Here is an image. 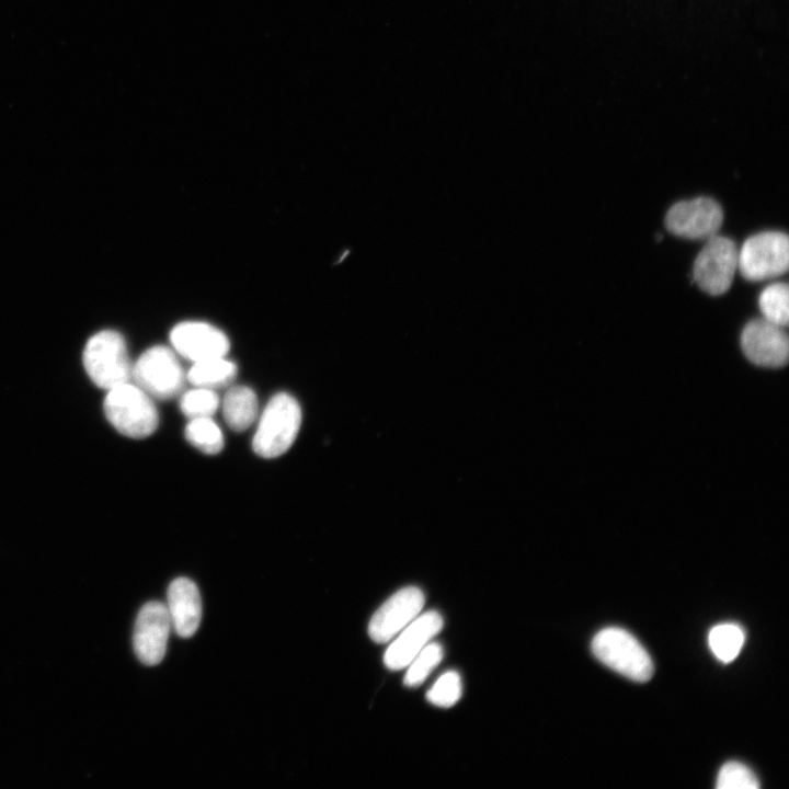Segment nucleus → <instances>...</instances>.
<instances>
[{"mask_svg":"<svg viewBox=\"0 0 789 789\" xmlns=\"http://www.w3.org/2000/svg\"><path fill=\"white\" fill-rule=\"evenodd\" d=\"M462 683L456 671H447L442 674L434 685L427 690L426 699L434 706L442 708L453 707L461 697Z\"/></svg>","mask_w":789,"mask_h":789,"instance_id":"obj_22","label":"nucleus"},{"mask_svg":"<svg viewBox=\"0 0 789 789\" xmlns=\"http://www.w3.org/2000/svg\"><path fill=\"white\" fill-rule=\"evenodd\" d=\"M655 239H656V241H661V240H662V235H661V233H659V235L656 233V235H655Z\"/></svg>","mask_w":789,"mask_h":789,"instance_id":"obj_24","label":"nucleus"},{"mask_svg":"<svg viewBox=\"0 0 789 789\" xmlns=\"http://www.w3.org/2000/svg\"><path fill=\"white\" fill-rule=\"evenodd\" d=\"M172 628L182 638L192 637L199 627L202 602L196 584L187 578L173 580L167 593Z\"/></svg>","mask_w":789,"mask_h":789,"instance_id":"obj_14","label":"nucleus"},{"mask_svg":"<svg viewBox=\"0 0 789 789\" xmlns=\"http://www.w3.org/2000/svg\"><path fill=\"white\" fill-rule=\"evenodd\" d=\"M744 638V631L739 625L725 622L710 630L708 642L717 659L729 663L737 656Z\"/></svg>","mask_w":789,"mask_h":789,"instance_id":"obj_18","label":"nucleus"},{"mask_svg":"<svg viewBox=\"0 0 789 789\" xmlns=\"http://www.w3.org/2000/svg\"><path fill=\"white\" fill-rule=\"evenodd\" d=\"M424 603V594L419 587L407 586L399 590L370 618V638L377 643L390 641L420 615Z\"/></svg>","mask_w":789,"mask_h":789,"instance_id":"obj_9","label":"nucleus"},{"mask_svg":"<svg viewBox=\"0 0 789 789\" xmlns=\"http://www.w3.org/2000/svg\"><path fill=\"white\" fill-rule=\"evenodd\" d=\"M103 408L107 421L124 436L145 438L158 426L153 398L134 382L107 390Z\"/></svg>","mask_w":789,"mask_h":789,"instance_id":"obj_2","label":"nucleus"},{"mask_svg":"<svg viewBox=\"0 0 789 789\" xmlns=\"http://www.w3.org/2000/svg\"><path fill=\"white\" fill-rule=\"evenodd\" d=\"M301 424V409L289 393L278 392L265 405L252 439V448L263 458L285 454L295 442Z\"/></svg>","mask_w":789,"mask_h":789,"instance_id":"obj_1","label":"nucleus"},{"mask_svg":"<svg viewBox=\"0 0 789 789\" xmlns=\"http://www.w3.org/2000/svg\"><path fill=\"white\" fill-rule=\"evenodd\" d=\"M172 624L167 605L149 602L139 610L133 634L134 650L145 665H157L164 658Z\"/></svg>","mask_w":789,"mask_h":789,"instance_id":"obj_10","label":"nucleus"},{"mask_svg":"<svg viewBox=\"0 0 789 789\" xmlns=\"http://www.w3.org/2000/svg\"><path fill=\"white\" fill-rule=\"evenodd\" d=\"M737 248L724 236L706 240L694 262L693 282L705 293L719 296L731 286L737 270Z\"/></svg>","mask_w":789,"mask_h":789,"instance_id":"obj_7","label":"nucleus"},{"mask_svg":"<svg viewBox=\"0 0 789 789\" xmlns=\"http://www.w3.org/2000/svg\"><path fill=\"white\" fill-rule=\"evenodd\" d=\"M83 367L92 382L110 390L132 380L133 363L126 342L114 330H103L92 335L82 353Z\"/></svg>","mask_w":789,"mask_h":789,"instance_id":"obj_3","label":"nucleus"},{"mask_svg":"<svg viewBox=\"0 0 789 789\" xmlns=\"http://www.w3.org/2000/svg\"><path fill=\"white\" fill-rule=\"evenodd\" d=\"M220 405V398L215 389L195 387L185 391L180 399V408L190 420L211 418Z\"/></svg>","mask_w":789,"mask_h":789,"instance_id":"obj_20","label":"nucleus"},{"mask_svg":"<svg viewBox=\"0 0 789 789\" xmlns=\"http://www.w3.org/2000/svg\"><path fill=\"white\" fill-rule=\"evenodd\" d=\"M718 789H757L759 782L753 771L742 763H725L717 778Z\"/></svg>","mask_w":789,"mask_h":789,"instance_id":"obj_23","label":"nucleus"},{"mask_svg":"<svg viewBox=\"0 0 789 789\" xmlns=\"http://www.w3.org/2000/svg\"><path fill=\"white\" fill-rule=\"evenodd\" d=\"M221 407L226 423L236 432L249 428L258 418V397L247 386L229 388L222 399Z\"/></svg>","mask_w":789,"mask_h":789,"instance_id":"obj_15","label":"nucleus"},{"mask_svg":"<svg viewBox=\"0 0 789 789\" xmlns=\"http://www.w3.org/2000/svg\"><path fill=\"white\" fill-rule=\"evenodd\" d=\"M186 439L207 455H216L224 448V435L211 418L191 419L185 427Z\"/></svg>","mask_w":789,"mask_h":789,"instance_id":"obj_17","label":"nucleus"},{"mask_svg":"<svg viewBox=\"0 0 789 789\" xmlns=\"http://www.w3.org/2000/svg\"><path fill=\"white\" fill-rule=\"evenodd\" d=\"M789 263V240L781 231H764L747 238L737 252V270L752 282L785 274Z\"/></svg>","mask_w":789,"mask_h":789,"instance_id":"obj_6","label":"nucleus"},{"mask_svg":"<svg viewBox=\"0 0 789 789\" xmlns=\"http://www.w3.org/2000/svg\"><path fill=\"white\" fill-rule=\"evenodd\" d=\"M236 374V364L222 356L194 363L186 379L195 387L216 389L229 385Z\"/></svg>","mask_w":789,"mask_h":789,"instance_id":"obj_16","label":"nucleus"},{"mask_svg":"<svg viewBox=\"0 0 789 789\" xmlns=\"http://www.w3.org/2000/svg\"><path fill=\"white\" fill-rule=\"evenodd\" d=\"M171 344L181 356L193 363L222 357L229 350V340L218 328L201 322L185 321L170 332Z\"/></svg>","mask_w":789,"mask_h":789,"instance_id":"obj_12","label":"nucleus"},{"mask_svg":"<svg viewBox=\"0 0 789 789\" xmlns=\"http://www.w3.org/2000/svg\"><path fill=\"white\" fill-rule=\"evenodd\" d=\"M443 617L436 610L419 615L403 628L384 655L386 667L398 671L407 667L415 655L442 630Z\"/></svg>","mask_w":789,"mask_h":789,"instance_id":"obj_13","label":"nucleus"},{"mask_svg":"<svg viewBox=\"0 0 789 789\" xmlns=\"http://www.w3.org/2000/svg\"><path fill=\"white\" fill-rule=\"evenodd\" d=\"M444 650L438 642H428L410 662L404 676V685L415 687L421 685L430 673L441 663Z\"/></svg>","mask_w":789,"mask_h":789,"instance_id":"obj_21","label":"nucleus"},{"mask_svg":"<svg viewBox=\"0 0 789 789\" xmlns=\"http://www.w3.org/2000/svg\"><path fill=\"white\" fill-rule=\"evenodd\" d=\"M758 306L764 319L780 325L788 324V285L774 283L763 289L758 298Z\"/></svg>","mask_w":789,"mask_h":789,"instance_id":"obj_19","label":"nucleus"},{"mask_svg":"<svg viewBox=\"0 0 789 789\" xmlns=\"http://www.w3.org/2000/svg\"><path fill=\"white\" fill-rule=\"evenodd\" d=\"M186 379L173 350L155 345L133 364L132 380L153 399L167 400L180 395Z\"/></svg>","mask_w":789,"mask_h":789,"instance_id":"obj_5","label":"nucleus"},{"mask_svg":"<svg viewBox=\"0 0 789 789\" xmlns=\"http://www.w3.org/2000/svg\"><path fill=\"white\" fill-rule=\"evenodd\" d=\"M722 221L720 204L707 196L677 202L665 216V226L671 233L690 240H707L716 236Z\"/></svg>","mask_w":789,"mask_h":789,"instance_id":"obj_8","label":"nucleus"},{"mask_svg":"<svg viewBox=\"0 0 789 789\" xmlns=\"http://www.w3.org/2000/svg\"><path fill=\"white\" fill-rule=\"evenodd\" d=\"M744 355L764 367H780L788 359V336L782 327L764 318L751 320L741 333Z\"/></svg>","mask_w":789,"mask_h":789,"instance_id":"obj_11","label":"nucleus"},{"mask_svg":"<svg viewBox=\"0 0 789 789\" xmlns=\"http://www.w3.org/2000/svg\"><path fill=\"white\" fill-rule=\"evenodd\" d=\"M593 654L603 664L634 682H647L653 663L642 644L627 630L608 627L592 640Z\"/></svg>","mask_w":789,"mask_h":789,"instance_id":"obj_4","label":"nucleus"}]
</instances>
